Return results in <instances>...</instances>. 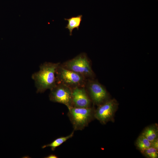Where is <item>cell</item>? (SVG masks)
<instances>
[{
  "label": "cell",
  "mask_w": 158,
  "mask_h": 158,
  "mask_svg": "<svg viewBox=\"0 0 158 158\" xmlns=\"http://www.w3.org/2000/svg\"><path fill=\"white\" fill-rule=\"evenodd\" d=\"M92 103L85 87H77L72 89L73 107L89 108L91 107Z\"/></svg>",
  "instance_id": "ba28073f"
},
{
  "label": "cell",
  "mask_w": 158,
  "mask_h": 158,
  "mask_svg": "<svg viewBox=\"0 0 158 158\" xmlns=\"http://www.w3.org/2000/svg\"><path fill=\"white\" fill-rule=\"evenodd\" d=\"M60 63L45 62L40 66L39 71L32 74V78L35 81L37 93H43L56 85L55 73Z\"/></svg>",
  "instance_id": "6da1fadb"
},
{
  "label": "cell",
  "mask_w": 158,
  "mask_h": 158,
  "mask_svg": "<svg viewBox=\"0 0 158 158\" xmlns=\"http://www.w3.org/2000/svg\"><path fill=\"white\" fill-rule=\"evenodd\" d=\"M74 135V131L69 135L66 136L61 137L57 138L54 140L51 143L43 145L42 148L44 149L47 147H50L51 150L54 151L56 147L61 145L68 139L72 138Z\"/></svg>",
  "instance_id": "8fae6325"
},
{
  "label": "cell",
  "mask_w": 158,
  "mask_h": 158,
  "mask_svg": "<svg viewBox=\"0 0 158 158\" xmlns=\"http://www.w3.org/2000/svg\"><path fill=\"white\" fill-rule=\"evenodd\" d=\"M85 87L92 103L98 106L110 99L105 88L94 79H87Z\"/></svg>",
  "instance_id": "5b68a950"
},
{
  "label": "cell",
  "mask_w": 158,
  "mask_h": 158,
  "mask_svg": "<svg viewBox=\"0 0 158 158\" xmlns=\"http://www.w3.org/2000/svg\"><path fill=\"white\" fill-rule=\"evenodd\" d=\"M50 100L64 104L68 108L72 107V89L61 84H56L50 90Z\"/></svg>",
  "instance_id": "52a82bcc"
},
{
  "label": "cell",
  "mask_w": 158,
  "mask_h": 158,
  "mask_svg": "<svg viewBox=\"0 0 158 158\" xmlns=\"http://www.w3.org/2000/svg\"><path fill=\"white\" fill-rule=\"evenodd\" d=\"M61 64L64 67L79 74L87 79H94L95 75L86 54L81 53Z\"/></svg>",
  "instance_id": "7a4b0ae2"
},
{
  "label": "cell",
  "mask_w": 158,
  "mask_h": 158,
  "mask_svg": "<svg viewBox=\"0 0 158 158\" xmlns=\"http://www.w3.org/2000/svg\"><path fill=\"white\" fill-rule=\"evenodd\" d=\"M58 157L56 155L54 154H51L48 156L45 157V158H57Z\"/></svg>",
  "instance_id": "9a60e30c"
},
{
  "label": "cell",
  "mask_w": 158,
  "mask_h": 158,
  "mask_svg": "<svg viewBox=\"0 0 158 158\" xmlns=\"http://www.w3.org/2000/svg\"><path fill=\"white\" fill-rule=\"evenodd\" d=\"M135 143L140 151L151 147V142L141 134L137 138Z\"/></svg>",
  "instance_id": "7c38bea8"
},
{
  "label": "cell",
  "mask_w": 158,
  "mask_h": 158,
  "mask_svg": "<svg viewBox=\"0 0 158 158\" xmlns=\"http://www.w3.org/2000/svg\"><path fill=\"white\" fill-rule=\"evenodd\" d=\"M141 134L151 142L158 138L157 126L153 124L148 126L145 128Z\"/></svg>",
  "instance_id": "30bf717a"
},
{
  "label": "cell",
  "mask_w": 158,
  "mask_h": 158,
  "mask_svg": "<svg viewBox=\"0 0 158 158\" xmlns=\"http://www.w3.org/2000/svg\"><path fill=\"white\" fill-rule=\"evenodd\" d=\"M118 104L115 99H110L97 106L95 110L94 117L102 124H105L113 119Z\"/></svg>",
  "instance_id": "8992f818"
},
{
  "label": "cell",
  "mask_w": 158,
  "mask_h": 158,
  "mask_svg": "<svg viewBox=\"0 0 158 158\" xmlns=\"http://www.w3.org/2000/svg\"><path fill=\"white\" fill-rule=\"evenodd\" d=\"M82 18L83 16L79 15L77 16L72 17L68 19H64L65 20L68 21V23L65 28L69 30L70 36L72 35V31L74 29L76 28L78 30H79L82 20Z\"/></svg>",
  "instance_id": "9c48e42d"
},
{
  "label": "cell",
  "mask_w": 158,
  "mask_h": 158,
  "mask_svg": "<svg viewBox=\"0 0 158 158\" xmlns=\"http://www.w3.org/2000/svg\"><path fill=\"white\" fill-rule=\"evenodd\" d=\"M68 116L74 130H82L87 126L94 117L95 109L71 107L68 108Z\"/></svg>",
  "instance_id": "3957f363"
},
{
  "label": "cell",
  "mask_w": 158,
  "mask_h": 158,
  "mask_svg": "<svg viewBox=\"0 0 158 158\" xmlns=\"http://www.w3.org/2000/svg\"><path fill=\"white\" fill-rule=\"evenodd\" d=\"M151 147L158 150V138L151 142Z\"/></svg>",
  "instance_id": "5bb4252c"
},
{
  "label": "cell",
  "mask_w": 158,
  "mask_h": 158,
  "mask_svg": "<svg viewBox=\"0 0 158 158\" xmlns=\"http://www.w3.org/2000/svg\"><path fill=\"white\" fill-rule=\"evenodd\" d=\"M141 152L145 157L149 158H157L158 157V150L151 147Z\"/></svg>",
  "instance_id": "4fadbf2b"
},
{
  "label": "cell",
  "mask_w": 158,
  "mask_h": 158,
  "mask_svg": "<svg viewBox=\"0 0 158 158\" xmlns=\"http://www.w3.org/2000/svg\"><path fill=\"white\" fill-rule=\"evenodd\" d=\"M57 84L66 85L71 89L77 87H85L87 79L83 76L62 66L61 63L55 73Z\"/></svg>",
  "instance_id": "277c9868"
}]
</instances>
